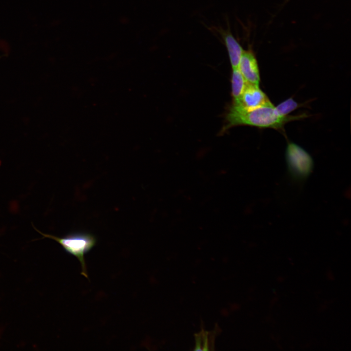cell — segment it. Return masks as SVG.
<instances>
[{
    "label": "cell",
    "instance_id": "obj_10",
    "mask_svg": "<svg viewBox=\"0 0 351 351\" xmlns=\"http://www.w3.org/2000/svg\"><path fill=\"white\" fill-rule=\"evenodd\" d=\"M0 50L4 52H8L10 45L8 42L3 39H0Z\"/></svg>",
    "mask_w": 351,
    "mask_h": 351
},
{
    "label": "cell",
    "instance_id": "obj_9",
    "mask_svg": "<svg viewBox=\"0 0 351 351\" xmlns=\"http://www.w3.org/2000/svg\"><path fill=\"white\" fill-rule=\"evenodd\" d=\"M195 350H208V338L207 332H202L195 336Z\"/></svg>",
    "mask_w": 351,
    "mask_h": 351
},
{
    "label": "cell",
    "instance_id": "obj_8",
    "mask_svg": "<svg viewBox=\"0 0 351 351\" xmlns=\"http://www.w3.org/2000/svg\"><path fill=\"white\" fill-rule=\"evenodd\" d=\"M300 107V105L292 98L275 106L278 114L281 117H286L288 115Z\"/></svg>",
    "mask_w": 351,
    "mask_h": 351
},
{
    "label": "cell",
    "instance_id": "obj_3",
    "mask_svg": "<svg viewBox=\"0 0 351 351\" xmlns=\"http://www.w3.org/2000/svg\"><path fill=\"white\" fill-rule=\"evenodd\" d=\"M285 157L290 176L298 181H303L312 172L313 161L303 148L293 142H289Z\"/></svg>",
    "mask_w": 351,
    "mask_h": 351
},
{
    "label": "cell",
    "instance_id": "obj_2",
    "mask_svg": "<svg viewBox=\"0 0 351 351\" xmlns=\"http://www.w3.org/2000/svg\"><path fill=\"white\" fill-rule=\"evenodd\" d=\"M34 228L43 237L55 240L61 246L66 253L76 257L81 265V274L88 278L85 255L97 244V238L93 234L86 232H77L70 233L64 236L58 237L43 233Z\"/></svg>",
    "mask_w": 351,
    "mask_h": 351
},
{
    "label": "cell",
    "instance_id": "obj_1",
    "mask_svg": "<svg viewBox=\"0 0 351 351\" xmlns=\"http://www.w3.org/2000/svg\"><path fill=\"white\" fill-rule=\"evenodd\" d=\"M305 115L281 117L277 113L275 106L269 103L253 109H246L233 104L226 116V123L222 129L224 133L232 127L249 125L259 128H271L283 130L288 122L299 119Z\"/></svg>",
    "mask_w": 351,
    "mask_h": 351
},
{
    "label": "cell",
    "instance_id": "obj_4",
    "mask_svg": "<svg viewBox=\"0 0 351 351\" xmlns=\"http://www.w3.org/2000/svg\"><path fill=\"white\" fill-rule=\"evenodd\" d=\"M270 102L266 95L258 85L247 82L240 98L233 104L239 105L246 109H253L262 106Z\"/></svg>",
    "mask_w": 351,
    "mask_h": 351
},
{
    "label": "cell",
    "instance_id": "obj_7",
    "mask_svg": "<svg viewBox=\"0 0 351 351\" xmlns=\"http://www.w3.org/2000/svg\"><path fill=\"white\" fill-rule=\"evenodd\" d=\"M231 83L232 96L235 102L240 98L247 84L238 68L233 69Z\"/></svg>",
    "mask_w": 351,
    "mask_h": 351
},
{
    "label": "cell",
    "instance_id": "obj_6",
    "mask_svg": "<svg viewBox=\"0 0 351 351\" xmlns=\"http://www.w3.org/2000/svg\"><path fill=\"white\" fill-rule=\"evenodd\" d=\"M221 34L228 51L232 69L238 68L244 50L231 32L223 31Z\"/></svg>",
    "mask_w": 351,
    "mask_h": 351
},
{
    "label": "cell",
    "instance_id": "obj_5",
    "mask_svg": "<svg viewBox=\"0 0 351 351\" xmlns=\"http://www.w3.org/2000/svg\"><path fill=\"white\" fill-rule=\"evenodd\" d=\"M238 69L248 83L259 85L260 75L257 60L251 51H243Z\"/></svg>",
    "mask_w": 351,
    "mask_h": 351
}]
</instances>
